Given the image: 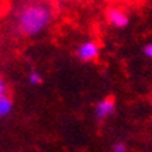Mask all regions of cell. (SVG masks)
I'll return each mask as SVG.
<instances>
[{
  "mask_svg": "<svg viewBox=\"0 0 152 152\" xmlns=\"http://www.w3.org/2000/svg\"><path fill=\"white\" fill-rule=\"evenodd\" d=\"M142 53H144V56H145V57H148V58H152V42L147 44L145 46L142 48Z\"/></svg>",
  "mask_w": 152,
  "mask_h": 152,
  "instance_id": "ba28073f",
  "label": "cell"
},
{
  "mask_svg": "<svg viewBox=\"0 0 152 152\" xmlns=\"http://www.w3.org/2000/svg\"><path fill=\"white\" fill-rule=\"evenodd\" d=\"M115 110V103L111 96H106V98L101 99L98 103L95 104V117L98 120H104V118L110 117Z\"/></svg>",
  "mask_w": 152,
  "mask_h": 152,
  "instance_id": "277c9868",
  "label": "cell"
},
{
  "mask_svg": "<svg viewBox=\"0 0 152 152\" xmlns=\"http://www.w3.org/2000/svg\"><path fill=\"white\" fill-rule=\"evenodd\" d=\"M12 111V101L7 94L0 95V117H6Z\"/></svg>",
  "mask_w": 152,
  "mask_h": 152,
  "instance_id": "5b68a950",
  "label": "cell"
},
{
  "mask_svg": "<svg viewBox=\"0 0 152 152\" xmlns=\"http://www.w3.org/2000/svg\"><path fill=\"white\" fill-rule=\"evenodd\" d=\"M6 90H7V87H6V83H4V80L0 77V95H3V94H6Z\"/></svg>",
  "mask_w": 152,
  "mask_h": 152,
  "instance_id": "9c48e42d",
  "label": "cell"
},
{
  "mask_svg": "<svg viewBox=\"0 0 152 152\" xmlns=\"http://www.w3.org/2000/svg\"><path fill=\"white\" fill-rule=\"evenodd\" d=\"M106 20L109 25H111L115 28H124L129 25L130 19L126 12L118 8H109L106 11Z\"/></svg>",
  "mask_w": 152,
  "mask_h": 152,
  "instance_id": "3957f363",
  "label": "cell"
},
{
  "mask_svg": "<svg viewBox=\"0 0 152 152\" xmlns=\"http://www.w3.org/2000/svg\"><path fill=\"white\" fill-rule=\"evenodd\" d=\"M52 8L44 0H25L15 8L14 28L22 37L41 34L52 22Z\"/></svg>",
  "mask_w": 152,
  "mask_h": 152,
  "instance_id": "6da1fadb",
  "label": "cell"
},
{
  "mask_svg": "<svg viewBox=\"0 0 152 152\" xmlns=\"http://www.w3.org/2000/svg\"><path fill=\"white\" fill-rule=\"evenodd\" d=\"M99 56V45L92 39L83 41L76 49V57L83 63H90V61L96 60Z\"/></svg>",
  "mask_w": 152,
  "mask_h": 152,
  "instance_id": "7a4b0ae2",
  "label": "cell"
},
{
  "mask_svg": "<svg viewBox=\"0 0 152 152\" xmlns=\"http://www.w3.org/2000/svg\"><path fill=\"white\" fill-rule=\"evenodd\" d=\"M111 151H113V152H128V147H126V144H125V142L117 141V142H114V144H113Z\"/></svg>",
  "mask_w": 152,
  "mask_h": 152,
  "instance_id": "52a82bcc",
  "label": "cell"
},
{
  "mask_svg": "<svg viewBox=\"0 0 152 152\" xmlns=\"http://www.w3.org/2000/svg\"><path fill=\"white\" fill-rule=\"evenodd\" d=\"M42 76L38 71H30L27 75V82L30 86H39L42 83Z\"/></svg>",
  "mask_w": 152,
  "mask_h": 152,
  "instance_id": "8992f818",
  "label": "cell"
}]
</instances>
